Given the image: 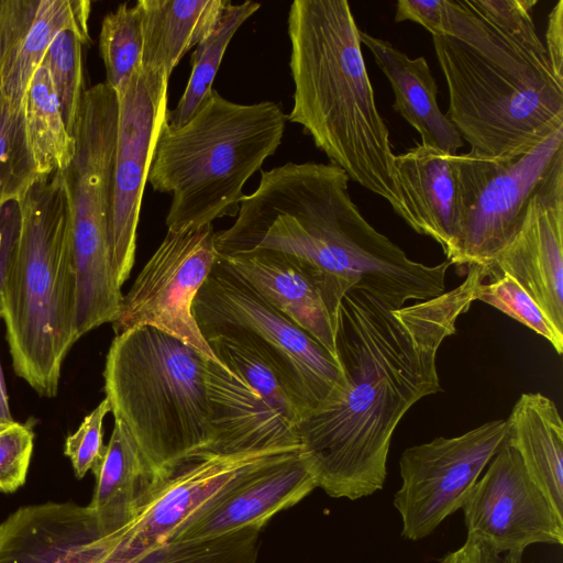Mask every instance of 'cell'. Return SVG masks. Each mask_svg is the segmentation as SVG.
<instances>
[{
    "instance_id": "11",
    "label": "cell",
    "mask_w": 563,
    "mask_h": 563,
    "mask_svg": "<svg viewBox=\"0 0 563 563\" xmlns=\"http://www.w3.org/2000/svg\"><path fill=\"white\" fill-rule=\"evenodd\" d=\"M218 260L212 224L167 233L145 264L112 322L115 335L133 328L165 332L205 358L220 362L200 332L195 298Z\"/></svg>"
},
{
    "instance_id": "28",
    "label": "cell",
    "mask_w": 563,
    "mask_h": 563,
    "mask_svg": "<svg viewBox=\"0 0 563 563\" xmlns=\"http://www.w3.org/2000/svg\"><path fill=\"white\" fill-rule=\"evenodd\" d=\"M262 527L209 539L167 541L119 562L102 563H257Z\"/></svg>"
},
{
    "instance_id": "12",
    "label": "cell",
    "mask_w": 563,
    "mask_h": 563,
    "mask_svg": "<svg viewBox=\"0 0 563 563\" xmlns=\"http://www.w3.org/2000/svg\"><path fill=\"white\" fill-rule=\"evenodd\" d=\"M506 419H497L453 438L438 437L407 448L400 457L401 485L394 507L401 518V537H429L461 509L485 467L507 438Z\"/></svg>"
},
{
    "instance_id": "20",
    "label": "cell",
    "mask_w": 563,
    "mask_h": 563,
    "mask_svg": "<svg viewBox=\"0 0 563 563\" xmlns=\"http://www.w3.org/2000/svg\"><path fill=\"white\" fill-rule=\"evenodd\" d=\"M218 256L263 299L336 357L338 316L317 285L287 256L264 249Z\"/></svg>"
},
{
    "instance_id": "34",
    "label": "cell",
    "mask_w": 563,
    "mask_h": 563,
    "mask_svg": "<svg viewBox=\"0 0 563 563\" xmlns=\"http://www.w3.org/2000/svg\"><path fill=\"white\" fill-rule=\"evenodd\" d=\"M110 411V404L104 398L66 439L64 453L70 460L78 478H82L89 471L96 475L102 464L107 450L102 426Z\"/></svg>"
},
{
    "instance_id": "1",
    "label": "cell",
    "mask_w": 563,
    "mask_h": 563,
    "mask_svg": "<svg viewBox=\"0 0 563 563\" xmlns=\"http://www.w3.org/2000/svg\"><path fill=\"white\" fill-rule=\"evenodd\" d=\"M442 295L390 308L361 289L342 298L335 354L345 389L302 417L299 452L317 487L356 500L380 490L391 438L418 400L442 391L437 354L476 301L479 266Z\"/></svg>"
},
{
    "instance_id": "3",
    "label": "cell",
    "mask_w": 563,
    "mask_h": 563,
    "mask_svg": "<svg viewBox=\"0 0 563 563\" xmlns=\"http://www.w3.org/2000/svg\"><path fill=\"white\" fill-rule=\"evenodd\" d=\"M484 26L464 42L432 35L449 90L445 115L471 153L510 158L563 128V78L533 21L538 0H474Z\"/></svg>"
},
{
    "instance_id": "37",
    "label": "cell",
    "mask_w": 563,
    "mask_h": 563,
    "mask_svg": "<svg viewBox=\"0 0 563 563\" xmlns=\"http://www.w3.org/2000/svg\"><path fill=\"white\" fill-rule=\"evenodd\" d=\"M20 229L19 201L0 207V285Z\"/></svg>"
},
{
    "instance_id": "17",
    "label": "cell",
    "mask_w": 563,
    "mask_h": 563,
    "mask_svg": "<svg viewBox=\"0 0 563 563\" xmlns=\"http://www.w3.org/2000/svg\"><path fill=\"white\" fill-rule=\"evenodd\" d=\"M481 271L484 279L506 274L517 280L563 334V172L531 199L515 238Z\"/></svg>"
},
{
    "instance_id": "16",
    "label": "cell",
    "mask_w": 563,
    "mask_h": 563,
    "mask_svg": "<svg viewBox=\"0 0 563 563\" xmlns=\"http://www.w3.org/2000/svg\"><path fill=\"white\" fill-rule=\"evenodd\" d=\"M297 451V450H295ZM203 453L167 478L140 515L106 537V562H119L170 540L177 529L249 466L275 454Z\"/></svg>"
},
{
    "instance_id": "2",
    "label": "cell",
    "mask_w": 563,
    "mask_h": 563,
    "mask_svg": "<svg viewBox=\"0 0 563 563\" xmlns=\"http://www.w3.org/2000/svg\"><path fill=\"white\" fill-rule=\"evenodd\" d=\"M334 164L286 163L263 170L240 201L234 223L216 232L218 254L264 249L287 256L338 316L343 296L361 289L390 308L445 291L451 263L426 265L363 217Z\"/></svg>"
},
{
    "instance_id": "5",
    "label": "cell",
    "mask_w": 563,
    "mask_h": 563,
    "mask_svg": "<svg viewBox=\"0 0 563 563\" xmlns=\"http://www.w3.org/2000/svg\"><path fill=\"white\" fill-rule=\"evenodd\" d=\"M20 229L0 285V318L15 374L54 397L76 335L70 210L62 172L19 200Z\"/></svg>"
},
{
    "instance_id": "10",
    "label": "cell",
    "mask_w": 563,
    "mask_h": 563,
    "mask_svg": "<svg viewBox=\"0 0 563 563\" xmlns=\"http://www.w3.org/2000/svg\"><path fill=\"white\" fill-rule=\"evenodd\" d=\"M459 224L451 256L457 267H486L519 231L531 199L563 172V128L523 154L493 158L452 155Z\"/></svg>"
},
{
    "instance_id": "27",
    "label": "cell",
    "mask_w": 563,
    "mask_h": 563,
    "mask_svg": "<svg viewBox=\"0 0 563 563\" xmlns=\"http://www.w3.org/2000/svg\"><path fill=\"white\" fill-rule=\"evenodd\" d=\"M260 7L253 1L230 3L213 31L197 45L191 55L192 68L185 91L176 108L166 112L167 126L176 129L185 124L211 97L212 84L230 41Z\"/></svg>"
},
{
    "instance_id": "14",
    "label": "cell",
    "mask_w": 563,
    "mask_h": 563,
    "mask_svg": "<svg viewBox=\"0 0 563 563\" xmlns=\"http://www.w3.org/2000/svg\"><path fill=\"white\" fill-rule=\"evenodd\" d=\"M461 509L466 537L482 540L499 553L563 543V517L530 477L507 438Z\"/></svg>"
},
{
    "instance_id": "18",
    "label": "cell",
    "mask_w": 563,
    "mask_h": 563,
    "mask_svg": "<svg viewBox=\"0 0 563 563\" xmlns=\"http://www.w3.org/2000/svg\"><path fill=\"white\" fill-rule=\"evenodd\" d=\"M87 0H0V98L23 110L31 79L62 31L90 42Z\"/></svg>"
},
{
    "instance_id": "32",
    "label": "cell",
    "mask_w": 563,
    "mask_h": 563,
    "mask_svg": "<svg viewBox=\"0 0 563 563\" xmlns=\"http://www.w3.org/2000/svg\"><path fill=\"white\" fill-rule=\"evenodd\" d=\"M89 43L73 31L59 32L44 57L59 103L62 117L73 135L84 88L82 45Z\"/></svg>"
},
{
    "instance_id": "25",
    "label": "cell",
    "mask_w": 563,
    "mask_h": 563,
    "mask_svg": "<svg viewBox=\"0 0 563 563\" xmlns=\"http://www.w3.org/2000/svg\"><path fill=\"white\" fill-rule=\"evenodd\" d=\"M229 0H140L142 66L170 77L184 55L216 27Z\"/></svg>"
},
{
    "instance_id": "15",
    "label": "cell",
    "mask_w": 563,
    "mask_h": 563,
    "mask_svg": "<svg viewBox=\"0 0 563 563\" xmlns=\"http://www.w3.org/2000/svg\"><path fill=\"white\" fill-rule=\"evenodd\" d=\"M317 488L299 450L268 456L242 471L181 525L169 541L209 539L264 527Z\"/></svg>"
},
{
    "instance_id": "13",
    "label": "cell",
    "mask_w": 563,
    "mask_h": 563,
    "mask_svg": "<svg viewBox=\"0 0 563 563\" xmlns=\"http://www.w3.org/2000/svg\"><path fill=\"white\" fill-rule=\"evenodd\" d=\"M169 77L141 67L118 97L110 250L118 284L135 261L143 192L156 141L166 120Z\"/></svg>"
},
{
    "instance_id": "7",
    "label": "cell",
    "mask_w": 563,
    "mask_h": 563,
    "mask_svg": "<svg viewBox=\"0 0 563 563\" xmlns=\"http://www.w3.org/2000/svg\"><path fill=\"white\" fill-rule=\"evenodd\" d=\"M103 378L114 419L163 482L209 452L214 435L199 352L152 327L133 328L114 336Z\"/></svg>"
},
{
    "instance_id": "24",
    "label": "cell",
    "mask_w": 563,
    "mask_h": 563,
    "mask_svg": "<svg viewBox=\"0 0 563 563\" xmlns=\"http://www.w3.org/2000/svg\"><path fill=\"white\" fill-rule=\"evenodd\" d=\"M506 421L507 442L563 517V422L555 402L540 393H525Z\"/></svg>"
},
{
    "instance_id": "29",
    "label": "cell",
    "mask_w": 563,
    "mask_h": 563,
    "mask_svg": "<svg viewBox=\"0 0 563 563\" xmlns=\"http://www.w3.org/2000/svg\"><path fill=\"white\" fill-rule=\"evenodd\" d=\"M99 49L106 67V84L119 95L142 67L143 32L136 3H121L104 15Z\"/></svg>"
},
{
    "instance_id": "30",
    "label": "cell",
    "mask_w": 563,
    "mask_h": 563,
    "mask_svg": "<svg viewBox=\"0 0 563 563\" xmlns=\"http://www.w3.org/2000/svg\"><path fill=\"white\" fill-rule=\"evenodd\" d=\"M218 360L241 375L287 420L298 426L305 410L278 372L254 349L228 338L207 341Z\"/></svg>"
},
{
    "instance_id": "26",
    "label": "cell",
    "mask_w": 563,
    "mask_h": 563,
    "mask_svg": "<svg viewBox=\"0 0 563 563\" xmlns=\"http://www.w3.org/2000/svg\"><path fill=\"white\" fill-rule=\"evenodd\" d=\"M29 146L38 176L65 170L75 154V137L67 130L45 59L36 68L24 101Z\"/></svg>"
},
{
    "instance_id": "9",
    "label": "cell",
    "mask_w": 563,
    "mask_h": 563,
    "mask_svg": "<svg viewBox=\"0 0 563 563\" xmlns=\"http://www.w3.org/2000/svg\"><path fill=\"white\" fill-rule=\"evenodd\" d=\"M192 312L206 341L228 338L258 352L292 390L305 416L344 391L338 358L263 299L219 256L195 298Z\"/></svg>"
},
{
    "instance_id": "38",
    "label": "cell",
    "mask_w": 563,
    "mask_h": 563,
    "mask_svg": "<svg viewBox=\"0 0 563 563\" xmlns=\"http://www.w3.org/2000/svg\"><path fill=\"white\" fill-rule=\"evenodd\" d=\"M544 46L555 75L563 78V0L549 14Z\"/></svg>"
},
{
    "instance_id": "8",
    "label": "cell",
    "mask_w": 563,
    "mask_h": 563,
    "mask_svg": "<svg viewBox=\"0 0 563 563\" xmlns=\"http://www.w3.org/2000/svg\"><path fill=\"white\" fill-rule=\"evenodd\" d=\"M118 97L106 82L85 90L74 157L62 170L70 210L76 334L113 322L123 295L110 250Z\"/></svg>"
},
{
    "instance_id": "33",
    "label": "cell",
    "mask_w": 563,
    "mask_h": 563,
    "mask_svg": "<svg viewBox=\"0 0 563 563\" xmlns=\"http://www.w3.org/2000/svg\"><path fill=\"white\" fill-rule=\"evenodd\" d=\"M475 299L525 324L548 340L559 355L562 354L563 334L552 327L537 301L510 276L499 274L485 278L475 291Z\"/></svg>"
},
{
    "instance_id": "4",
    "label": "cell",
    "mask_w": 563,
    "mask_h": 563,
    "mask_svg": "<svg viewBox=\"0 0 563 563\" xmlns=\"http://www.w3.org/2000/svg\"><path fill=\"white\" fill-rule=\"evenodd\" d=\"M287 32L295 86L287 120L301 125L331 164L384 198L411 228L350 3L295 0Z\"/></svg>"
},
{
    "instance_id": "21",
    "label": "cell",
    "mask_w": 563,
    "mask_h": 563,
    "mask_svg": "<svg viewBox=\"0 0 563 563\" xmlns=\"http://www.w3.org/2000/svg\"><path fill=\"white\" fill-rule=\"evenodd\" d=\"M395 177L411 229L451 256L459 224V188L452 155L416 144L394 157Z\"/></svg>"
},
{
    "instance_id": "23",
    "label": "cell",
    "mask_w": 563,
    "mask_h": 563,
    "mask_svg": "<svg viewBox=\"0 0 563 563\" xmlns=\"http://www.w3.org/2000/svg\"><path fill=\"white\" fill-rule=\"evenodd\" d=\"M89 508L106 537L130 525L164 482L148 465L126 426L114 419Z\"/></svg>"
},
{
    "instance_id": "31",
    "label": "cell",
    "mask_w": 563,
    "mask_h": 563,
    "mask_svg": "<svg viewBox=\"0 0 563 563\" xmlns=\"http://www.w3.org/2000/svg\"><path fill=\"white\" fill-rule=\"evenodd\" d=\"M40 176L29 146L24 109L0 98V207L19 201Z\"/></svg>"
},
{
    "instance_id": "39",
    "label": "cell",
    "mask_w": 563,
    "mask_h": 563,
    "mask_svg": "<svg viewBox=\"0 0 563 563\" xmlns=\"http://www.w3.org/2000/svg\"><path fill=\"white\" fill-rule=\"evenodd\" d=\"M1 319V318H0ZM15 420L12 418L9 399L4 387L2 372L0 367V429L9 426Z\"/></svg>"
},
{
    "instance_id": "35",
    "label": "cell",
    "mask_w": 563,
    "mask_h": 563,
    "mask_svg": "<svg viewBox=\"0 0 563 563\" xmlns=\"http://www.w3.org/2000/svg\"><path fill=\"white\" fill-rule=\"evenodd\" d=\"M34 448V432L14 421L0 429V492L13 493L26 481Z\"/></svg>"
},
{
    "instance_id": "22",
    "label": "cell",
    "mask_w": 563,
    "mask_h": 563,
    "mask_svg": "<svg viewBox=\"0 0 563 563\" xmlns=\"http://www.w3.org/2000/svg\"><path fill=\"white\" fill-rule=\"evenodd\" d=\"M360 40L390 82L394 110L420 135L422 145L459 154L464 141L437 101L438 85L423 56L410 58L390 42L360 30Z\"/></svg>"
},
{
    "instance_id": "6",
    "label": "cell",
    "mask_w": 563,
    "mask_h": 563,
    "mask_svg": "<svg viewBox=\"0 0 563 563\" xmlns=\"http://www.w3.org/2000/svg\"><path fill=\"white\" fill-rule=\"evenodd\" d=\"M287 121L276 102L240 104L213 89L185 124L164 123L147 181L172 195L167 229L191 230L236 216L245 183L277 151Z\"/></svg>"
},
{
    "instance_id": "19",
    "label": "cell",
    "mask_w": 563,
    "mask_h": 563,
    "mask_svg": "<svg viewBox=\"0 0 563 563\" xmlns=\"http://www.w3.org/2000/svg\"><path fill=\"white\" fill-rule=\"evenodd\" d=\"M207 387L214 435L208 453L230 455L300 449L297 426L233 368L207 360Z\"/></svg>"
},
{
    "instance_id": "36",
    "label": "cell",
    "mask_w": 563,
    "mask_h": 563,
    "mask_svg": "<svg viewBox=\"0 0 563 563\" xmlns=\"http://www.w3.org/2000/svg\"><path fill=\"white\" fill-rule=\"evenodd\" d=\"M438 563H523V553H499L487 543L466 537L459 549L445 553Z\"/></svg>"
}]
</instances>
